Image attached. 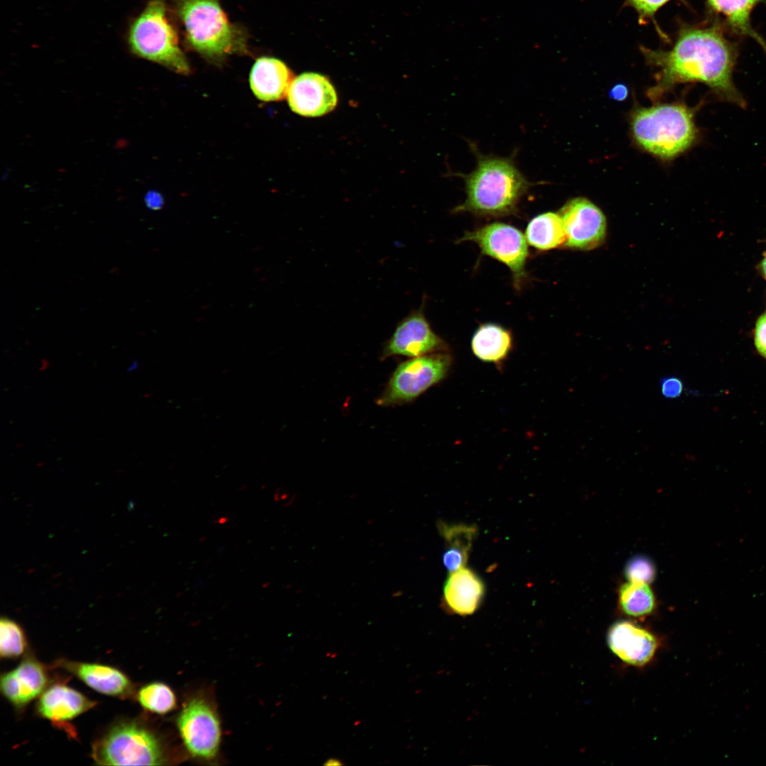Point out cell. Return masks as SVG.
I'll return each mask as SVG.
<instances>
[{
  "instance_id": "277c9868",
  "label": "cell",
  "mask_w": 766,
  "mask_h": 766,
  "mask_svg": "<svg viewBox=\"0 0 766 766\" xmlns=\"http://www.w3.org/2000/svg\"><path fill=\"white\" fill-rule=\"evenodd\" d=\"M631 128L643 148L665 159L687 150L697 136L693 110L681 104L639 109L633 116Z\"/></svg>"
},
{
  "instance_id": "9c48e42d",
  "label": "cell",
  "mask_w": 766,
  "mask_h": 766,
  "mask_svg": "<svg viewBox=\"0 0 766 766\" xmlns=\"http://www.w3.org/2000/svg\"><path fill=\"white\" fill-rule=\"evenodd\" d=\"M459 241L476 243L484 255L505 264L512 273L516 286L523 279L528 251L526 238L517 228L493 223L465 233Z\"/></svg>"
},
{
  "instance_id": "836d02e7",
  "label": "cell",
  "mask_w": 766,
  "mask_h": 766,
  "mask_svg": "<svg viewBox=\"0 0 766 766\" xmlns=\"http://www.w3.org/2000/svg\"><path fill=\"white\" fill-rule=\"evenodd\" d=\"M340 764H341V762H340L339 760H334V759H331V760H328V761H327V762H326L325 763V765H329V766H332V765H340Z\"/></svg>"
},
{
  "instance_id": "3957f363",
  "label": "cell",
  "mask_w": 766,
  "mask_h": 766,
  "mask_svg": "<svg viewBox=\"0 0 766 766\" xmlns=\"http://www.w3.org/2000/svg\"><path fill=\"white\" fill-rule=\"evenodd\" d=\"M187 44L206 58L245 53L244 30L231 23L218 0H173Z\"/></svg>"
},
{
  "instance_id": "2e32d148",
  "label": "cell",
  "mask_w": 766,
  "mask_h": 766,
  "mask_svg": "<svg viewBox=\"0 0 766 766\" xmlns=\"http://www.w3.org/2000/svg\"><path fill=\"white\" fill-rule=\"evenodd\" d=\"M54 665L77 677L94 690L111 696L126 699L133 695L135 686L121 670L107 665L57 660Z\"/></svg>"
},
{
  "instance_id": "d6986e66",
  "label": "cell",
  "mask_w": 766,
  "mask_h": 766,
  "mask_svg": "<svg viewBox=\"0 0 766 766\" xmlns=\"http://www.w3.org/2000/svg\"><path fill=\"white\" fill-rule=\"evenodd\" d=\"M761 3L766 4V0H706L711 18L718 20L728 32L753 39L766 52V43L750 21L753 10Z\"/></svg>"
},
{
  "instance_id": "4dcf8cb0",
  "label": "cell",
  "mask_w": 766,
  "mask_h": 766,
  "mask_svg": "<svg viewBox=\"0 0 766 766\" xmlns=\"http://www.w3.org/2000/svg\"><path fill=\"white\" fill-rule=\"evenodd\" d=\"M628 94L627 87L624 84H616L614 86L611 91L610 96L616 101L624 100Z\"/></svg>"
},
{
  "instance_id": "f546056e",
  "label": "cell",
  "mask_w": 766,
  "mask_h": 766,
  "mask_svg": "<svg viewBox=\"0 0 766 766\" xmlns=\"http://www.w3.org/2000/svg\"><path fill=\"white\" fill-rule=\"evenodd\" d=\"M145 201L147 206L153 210L160 209L164 202L162 195L159 192L155 191L149 192L146 194Z\"/></svg>"
},
{
  "instance_id": "1f68e13d",
  "label": "cell",
  "mask_w": 766,
  "mask_h": 766,
  "mask_svg": "<svg viewBox=\"0 0 766 766\" xmlns=\"http://www.w3.org/2000/svg\"><path fill=\"white\" fill-rule=\"evenodd\" d=\"M139 367V363L137 360H133L126 368V372H132L136 370Z\"/></svg>"
},
{
  "instance_id": "7c38bea8",
  "label": "cell",
  "mask_w": 766,
  "mask_h": 766,
  "mask_svg": "<svg viewBox=\"0 0 766 766\" xmlns=\"http://www.w3.org/2000/svg\"><path fill=\"white\" fill-rule=\"evenodd\" d=\"M96 702L80 692L62 683L48 686L38 697L36 712L42 718L65 731L71 738L77 732L70 721L91 709Z\"/></svg>"
},
{
  "instance_id": "52a82bcc",
  "label": "cell",
  "mask_w": 766,
  "mask_h": 766,
  "mask_svg": "<svg viewBox=\"0 0 766 766\" xmlns=\"http://www.w3.org/2000/svg\"><path fill=\"white\" fill-rule=\"evenodd\" d=\"M451 364V357L443 353L412 357L401 362L393 372L377 403L392 406L413 401L443 379Z\"/></svg>"
},
{
  "instance_id": "f1b7e54d",
  "label": "cell",
  "mask_w": 766,
  "mask_h": 766,
  "mask_svg": "<svg viewBox=\"0 0 766 766\" xmlns=\"http://www.w3.org/2000/svg\"><path fill=\"white\" fill-rule=\"evenodd\" d=\"M754 340L757 352L766 359V311L756 322Z\"/></svg>"
},
{
  "instance_id": "9a60e30c",
  "label": "cell",
  "mask_w": 766,
  "mask_h": 766,
  "mask_svg": "<svg viewBox=\"0 0 766 766\" xmlns=\"http://www.w3.org/2000/svg\"><path fill=\"white\" fill-rule=\"evenodd\" d=\"M287 100L291 109L304 116H320L331 112L338 101L336 91L324 76L304 73L290 84Z\"/></svg>"
},
{
  "instance_id": "d6a6232c",
  "label": "cell",
  "mask_w": 766,
  "mask_h": 766,
  "mask_svg": "<svg viewBox=\"0 0 766 766\" xmlns=\"http://www.w3.org/2000/svg\"><path fill=\"white\" fill-rule=\"evenodd\" d=\"M760 269H761V272H762V274L763 277L766 279V257L763 259V260L761 262Z\"/></svg>"
},
{
  "instance_id": "7a4b0ae2",
  "label": "cell",
  "mask_w": 766,
  "mask_h": 766,
  "mask_svg": "<svg viewBox=\"0 0 766 766\" xmlns=\"http://www.w3.org/2000/svg\"><path fill=\"white\" fill-rule=\"evenodd\" d=\"M477 157L476 168L463 176L466 199L455 211L492 216L511 213L531 184L510 158L479 152Z\"/></svg>"
},
{
  "instance_id": "5b68a950",
  "label": "cell",
  "mask_w": 766,
  "mask_h": 766,
  "mask_svg": "<svg viewBox=\"0 0 766 766\" xmlns=\"http://www.w3.org/2000/svg\"><path fill=\"white\" fill-rule=\"evenodd\" d=\"M131 51L179 74H187L190 66L179 46L176 28L167 14L165 0H150L131 24L128 37Z\"/></svg>"
},
{
  "instance_id": "4316f807",
  "label": "cell",
  "mask_w": 766,
  "mask_h": 766,
  "mask_svg": "<svg viewBox=\"0 0 766 766\" xmlns=\"http://www.w3.org/2000/svg\"><path fill=\"white\" fill-rule=\"evenodd\" d=\"M671 0H624V4L633 8L638 13L639 22L654 21L655 13Z\"/></svg>"
},
{
  "instance_id": "d4e9b609",
  "label": "cell",
  "mask_w": 766,
  "mask_h": 766,
  "mask_svg": "<svg viewBox=\"0 0 766 766\" xmlns=\"http://www.w3.org/2000/svg\"><path fill=\"white\" fill-rule=\"evenodd\" d=\"M28 643L22 627L13 620L2 617L0 621V656L16 659L27 649Z\"/></svg>"
},
{
  "instance_id": "8fae6325",
  "label": "cell",
  "mask_w": 766,
  "mask_h": 766,
  "mask_svg": "<svg viewBox=\"0 0 766 766\" xmlns=\"http://www.w3.org/2000/svg\"><path fill=\"white\" fill-rule=\"evenodd\" d=\"M563 223L564 244L572 248L589 250L601 245L606 236V221L602 211L585 198L567 202L559 213Z\"/></svg>"
},
{
  "instance_id": "e0dca14e",
  "label": "cell",
  "mask_w": 766,
  "mask_h": 766,
  "mask_svg": "<svg viewBox=\"0 0 766 766\" xmlns=\"http://www.w3.org/2000/svg\"><path fill=\"white\" fill-rule=\"evenodd\" d=\"M485 593L481 577L472 570L461 567L450 572L443 586V601L453 613L460 616L474 613Z\"/></svg>"
},
{
  "instance_id": "603a6c76",
  "label": "cell",
  "mask_w": 766,
  "mask_h": 766,
  "mask_svg": "<svg viewBox=\"0 0 766 766\" xmlns=\"http://www.w3.org/2000/svg\"><path fill=\"white\" fill-rule=\"evenodd\" d=\"M648 584L628 582L618 592V604L621 611L631 617L639 618L650 614L655 607L654 594Z\"/></svg>"
},
{
  "instance_id": "44dd1931",
  "label": "cell",
  "mask_w": 766,
  "mask_h": 766,
  "mask_svg": "<svg viewBox=\"0 0 766 766\" xmlns=\"http://www.w3.org/2000/svg\"><path fill=\"white\" fill-rule=\"evenodd\" d=\"M439 529L448 545L443 554L444 566L449 572L463 567L468 559L476 528L464 524L441 523Z\"/></svg>"
},
{
  "instance_id": "30bf717a",
  "label": "cell",
  "mask_w": 766,
  "mask_h": 766,
  "mask_svg": "<svg viewBox=\"0 0 766 766\" xmlns=\"http://www.w3.org/2000/svg\"><path fill=\"white\" fill-rule=\"evenodd\" d=\"M446 349L443 340L431 329L421 307L398 323L384 345L381 358L394 355L416 357L443 353Z\"/></svg>"
},
{
  "instance_id": "ac0fdd59",
  "label": "cell",
  "mask_w": 766,
  "mask_h": 766,
  "mask_svg": "<svg viewBox=\"0 0 766 766\" xmlns=\"http://www.w3.org/2000/svg\"><path fill=\"white\" fill-rule=\"evenodd\" d=\"M292 74L281 60L262 57L254 63L250 74V88L263 101H279L287 96Z\"/></svg>"
},
{
  "instance_id": "5bb4252c",
  "label": "cell",
  "mask_w": 766,
  "mask_h": 766,
  "mask_svg": "<svg viewBox=\"0 0 766 766\" xmlns=\"http://www.w3.org/2000/svg\"><path fill=\"white\" fill-rule=\"evenodd\" d=\"M611 651L624 663L641 667L649 664L659 648V640L650 631L630 621L614 623L607 633Z\"/></svg>"
},
{
  "instance_id": "484cf974",
  "label": "cell",
  "mask_w": 766,
  "mask_h": 766,
  "mask_svg": "<svg viewBox=\"0 0 766 766\" xmlns=\"http://www.w3.org/2000/svg\"><path fill=\"white\" fill-rule=\"evenodd\" d=\"M624 572L629 582L649 584L655 579L656 570L648 557L635 556L627 562Z\"/></svg>"
},
{
  "instance_id": "7402d4cb",
  "label": "cell",
  "mask_w": 766,
  "mask_h": 766,
  "mask_svg": "<svg viewBox=\"0 0 766 766\" xmlns=\"http://www.w3.org/2000/svg\"><path fill=\"white\" fill-rule=\"evenodd\" d=\"M528 243L539 250H550L565 243V234L559 213L547 212L533 218L526 231Z\"/></svg>"
},
{
  "instance_id": "ba28073f",
  "label": "cell",
  "mask_w": 766,
  "mask_h": 766,
  "mask_svg": "<svg viewBox=\"0 0 766 766\" xmlns=\"http://www.w3.org/2000/svg\"><path fill=\"white\" fill-rule=\"evenodd\" d=\"M177 728L192 757L208 760L216 756L221 740V723L206 699L197 696L188 699L178 714Z\"/></svg>"
},
{
  "instance_id": "6da1fadb",
  "label": "cell",
  "mask_w": 766,
  "mask_h": 766,
  "mask_svg": "<svg viewBox=\"0 0 766 766\" xmlns=\"http://www.w3.org/2000/svg\"><path fill=\"white\" fill-rule=\"evenodd\" d=\"M726 31L718 20L711 17L706 23L682 25L668 50L641 46L646 62L659 70L657 90L676 83L701 82L721 100L745 108L746 101L733 79L738 46Z\"/></svg>"
},
{
  "instance_id": "4fadbf2b",
  "label": "cell",
  "mask_w": 766,
  "mask_h": 766,
  "mask_svg": "<svg viewBox=\"0 0 766 766\" xmlns=\"http://www.w3.org/2000/svg\"><path fill=\"white\" fill-rule=\"evenodd\" d=\"M48 670L32 653L26 654L14 669L1 674L3 696L16 709H24L49 686Z\"/></svg>"
},
{
  "instance_id": "ffe728a7",
  "label": "cell",
  "mask_w": 766,
  "mask_h": 766,
  "mask_svg": "<svg viewBox=\"0 0 766 766\" xmlns=\"http://www.w3.org/2000/svg\"><path fill=\"white\" fill-rule=\"evenodd\" d=\"M472 350L479 360L499 364L507 357L512 348L509 331L493 323L481 325L472 339Z\"/></svg>"
},
{
  "instance_id": "83f0119b",
  "label": "cell",
  "mask_w": 766,
  "mask_h": 766,
  "mask_svg": "<svg viewBox=\"0 0 766 766\" xmlns=\"http://www.w3.org/2000/svg\"><path fill=\"white\" fill-rule=\"evenodd\" d=\"M682 381L674 376L662 378L660 382V389L662 395L669 399L679 397L683 391Z\"/></svg>"
},
{
  "instance_id": "cb8c5ba5",
  "label": "cell",
  "mask_w": 766,
  "mask_h": 766,
  "mask_svg": "<svg viewBox=\"0 0 766 766\" xmlns=\"http://www.w3.org/2000/svg\"><path fill=\"white\" fill-rule=\"evenodd\" d=\"M135 698L145 710L160 715L172 711L177 706V698L173 690L166 684L154 682L140 687Z\"/></svg>"
},
{
  "instance_id": "8992f818",
  "label": "cell",
  "mask_w": 766,
  "mask_h": 766,
  "mask_svg": "<svg viewBox=\"0 0 766 766\" xmlns=\"http://www.w3.org/2000/svg\"><path fill=\"white\" fill-rule=\"evenodd\" d=\"M91 757L101 765H159L165 760L160 738L138 721H118L92 744Z\"/></svg>"
}]
</instances>
